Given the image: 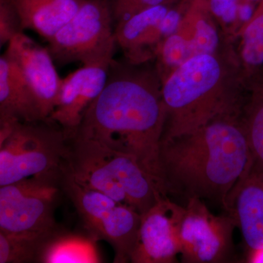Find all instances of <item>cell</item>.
<instances>
[{"label": "cell", "mask_w": 263, "mask_h": 263, "mask_svg": "<svg viewBox=\"0 0 263 263\" xmlns=\"http://www.w3.org/2000/svg\"><path fill=\"white\" fill-rule=\"evenodd\" d=\"M141 65L112 60L105 87L72 138L136 157L167 194L160 160L166 122L162 82L157 69Z\"/></svg>", "instance_id": "cell-1"}, {"label": "cell", "mask_w": 263, "mask_h": 263, "mask_svg": "<svg viewBox=\"0 0 263 263\" xmlns=\"http://www.w3.org/2000/svg\"><path fill=\"white\" fill-rule=\"evenodd\" d=\"M160 166L166 191L220 203L253 159L238 114L216 118L197 130L162 141Z\"/></svg>", "instance_id": "cell-2"}, {"label": "cell", "mask_w": 263, "mask_h": 263, "mask_svg": "<svg viewBox=\"0 0 263 263\" xmlns=\"http://www.w3.org/2000/svg\"><path fill=\"white\" fill-rule=\"evenodd\" d=\"M230 81L214 54L192 57L173 71L162 81V141L193 133L221 116L238 114V95Z\"/></svg>", "instance_id": "cell-3"}, {"label": "cell", "mask_w": 263, "mask_h": 263, "mask_svg": "<svg viewBox=\"0 0 263 263\" xmlns=\"http://www.w3.org/2000/svg\"><path fill=\"white\" fill-rule=\"evenodd\" d=\"M67 143L64 166L79 184L128 205L149 195L152 178L136 157L79 137Z\"/></svg>", "instance_id": "cell-4"}, {"label": "cell", "mask_w": 263, "mask_h": 263, "mask_svg": "<svg viewBox=\"0 0 263 263\" xmlns=\"http://www.w3.org/2000/svg\"><path fill=\"white\" fill-rule=\"evenodd\" d=\"M55 125L0 119V186L27 178L61 175L68 143Z\"/></svg>", "instance_id": "cell-5"}, {"label": "cell", "mask_w": 263, "mask_h": 263, "mask_svg": "<svg viewBox=\"0 0 263 263\" xmlns=\"http://www.w3.org/2000/svg\"><path fill=\"white\" fill-rule=\"evenodd\" d=\"M60 176L30 177L0 186V232L48 239L58 230L54 211L62 193Z\"/></svg>", "instance_id": "cell-6"}, {"label": "cell", "mask_w": 263, "mask_h": 263, "mask_svg": "<svg viewBox=\"0 0 263 263\" xmlns=\"http://www.w3.org/2000/svg\"><path fill=\"white\" fill-rule=\"evenodd\" d=\"M114 23L109 0H85L46 48L60 65L76 62L89 65L113 60L117 46Z\"/></svg>", "instance_id": "cell-7"}, {"label": "cell", "mask_w": 263, "mask_h": 263, "mask_svg": "<svg viewBox=\"0 0 263 263\" xmlns=\"http://www.w3.org/2000/svg\"><path fill=\"white\" fill-rule=\"evenodd\" d=\"M236 226L229 215L216 216L202 199L187 198L179 221V254L183 262L217 263L228 260Z\"/></svg>", "instance_id": "cell-8"}, {"label": "cell", "mask_w": 263, "mask_h": 263, "mask_svg": "<svg viewBox=\"0 0 263 263\" xmlns=\"http://www.w3.org/2000/svg\"><path fill=\"white\" fill-rule=\"evenodd\" d=\"M5 54L18 66L34 95L43 120L48 122L60 94V79L47 48L24 32L10 40Z\"/></svg>", "instance_id": "cell-9"}, {"label": "cell", "mask_w": 263, "mask_h": 263, "mask_svg": "<svg viewBox=\"0 0 263 263\" xmlns=\"http://www.w3.org/2000/svg\"><path fill=\"white\" fill-rule=\"evenodd\" d=\"M183 206L167 196L141 215L133 263H174L179 254V221Z\"/></svg>", "instance_id": "cell-10"}, {"label": "cell", "mask_w": 263, "mask_h": 263, "mask_svg": "<svg viewBox=\"0 0 263 263\" xmlns=\"http://www.w3.org/2000/svg\"><path fill=\"white\" fill-rule=\"evenodd\" d=\"M113 60L84 65L62 79L56 106L48 122L61 128L67 140L75 135L86 110L105 87Z\"/></svg>", "instance_id": "cell-11"}, {"label": "cell", "mask_w": 263, "mask_h": 263, "mask_svg": "<svg viewBox=\"0 0 263 263\" xmlns=\"http://www.w3.org/2000/svg\"><path fill=\"white\" fill-rule=\"evenodd\" d=\"M82 220L91 236L112 246L114 262H130L141 226V214L138 211L107 197Z\"/></svg>", "instance_id": "cell-12"}, {"label": "cell", "mask_w": 263, "mask_h": 263, "mask_svg": "<svg viewBox=\"0 0 263 263\" xmlns=\"http://www.w3.org/2000/svg\"><path fill=\"white\" fill-rule=\"evenodd\" d=\"M224 209L240 228L249 250L263 247V174L253 167L227 197Z\"/></svg>", "instance_id": "cell-13"}, {"label": "cell", "mask_w": 263, "mask_h": 263, "mask_svg": "<svg viewBox=\"0 0 263 263\" xmlns=\"http://www.w3.org/2000/svg\"><path fill=\"white\" fill-rule=\"evenodd\" d=\"M169 9L168 3L156 5L117 24L116 42L126 61L141 65L156 56L163 42L159 27Z\"/></svg>", "instance_id": "cell-14"}, {"label": "cell", "mask_w": 263, "mask_h": 263, "mask_svg": "<svg viewBox=\"0 0 263 263\" xmlns=\"http://www.w3.org/2000/svg\"><path fill=\"white\" fill-rule=\"evenodd\" d=\"M0 119L45 122L34 95L18 66L5 53L0 57Z\"/></svg>", "instance_id": "cell-15"}, {"label": "cell", "mask_w": 263, "mask_h": 263, "mask_svg": "<svg viewBox=\"0 0 263 263\" xmlns=\"http://www.w3.org/2000/svg\"><path fill=\"white\" fill-rule=\"evenodd\" d=\"M24 29L48 41L78 13L85 0H10Z\"/></svg>", "instance_id": "cell-16"}, {"label": "cell", "mask_w": 263, "mask_h": 263, "mask_svg": "<svg viewBox=\"0 0 263 263\" xmlns=\"http://www.w3.org/2000/svg\"><path fill=\"white\" fill-rule=\"evenodd\" d=\"M96 242L90 235L86 236L58 230L43 246L38 262H101Z\"/></svg>", "instance_id": "cell-17"}, {"label": "cell", "mask_w": 263, "mask_h": 263, "mask_svg": "<svg viewBox=\"0 0 263 263\" xmlns=\"http://www.w3.org/2000/svg\"><path fill=\"white\" fill-rule=\"evenodd\" d=\"M242 122L253 159L252 167L263 174V89L253 95Z\"/></svg>", "instance_id": "cell-18"}, {"label": "cell", "mask_w": 263, "mask_h": 263, "mask_svg": "<svg viewBox=\"0 0 263 263\" xmlns=\"http://www.w3.org/2000/svg\"><path fill=\"white\" fill-rule=\"evenodd\" d=\"M240 57L249 69L263 65V0L241 32Z\"/></svg>", "instance_id": "cell-19"}, {"label": "cell", "mask_w": 263, "mask_h": 263, "mask_svg": "<svg viewBox=\"0 0 263 263\" xmlns=\"http://www.w3.org/2000/svg\"><path fill=\"white\" fill-rule=\"evenodd\" d=\"M49 238H29L0 232V263L38 262Z\"/></svg>", "instance_id": "cell-20"}, {"label": "cell", "mask_w": 263, "mask_h": 263, "mask_svg": "<svg viewBox=\"0 0 263 263\" xmlns=\"http://www.w3.org/2000/svg\"><path fill=\"white\" fill-rule=\"evenodd\" d=\"M157 72L163 81L174 70L193 57L190 40L180 32L169 36L161 43L156 56Z\"/></svg>", "instance_id": "cell-21"}, {"label": "cell", "mask_w": 263, "mask_h": 263, "mask_svg": "<svg viewBox=\"0 0 263 263\" xmlns=\"http://www.w3.org/2000/svg\"><path fill=\"white\" fill-rule=\"evenodd\" d=\"M22 22L10 0H0V45L8 44L19 33L24 32Z\"/></svg>", "instance_id": "cell-22"}, {"label": "cell", "mask_w": 263, "mask_h": 263, "mask_svg": "<svg viewBox=\"0 0 263 263\" xmlns=\"http://www.w3.org/2000/svg\"><path fill=\"white\" fill-rule=\"evenodd\" d=\"M114 22L119 24L147 8H152L169 0H109Z\"/></svg>", "instance_id": "cell-23"}, {"label": "cell", "mask_w": 263, "mask_h": 263, "mask_svg": "<svg viewBox=\"0 0 263 263\" xmlns=\"http://www.w3.org/2000/svg\"><path fill=\"white\" fill-rule=\"evenodd\" d=\"M208 10L224 23L235 22L238 17L240 0H205Z\"/></svg>", "instance_id": "cell-24"}, {"label": "cell", "mask_w": 263, "mask_h": 263, "mask_svg": "<svg viewBox=\"0 0 263 263\" xmlns=\"http://www.w3.org/2000/svg\"><path fill=\"white\" fill-rule=\"evenodd\" d=\"M181 18L179 11L176 9H169L160 22V32L163 41L169 36L172 35L179 30Z\"/></svg>", "instance_id": "cell-25"}, {"label": "cell", "mask_w": 263, "mask_h": 263, "mask_svg": "<svg viewBox=\"0 0 263 263\" xmlns=\"http://www.w3.org/2000/svg\"><path fill=\"white\" fill-rule=\"evenodd\" d=\"M255 10L253 3L240 0L238 8V18L247 24L253 17Z\"/></svg>", "instance_id": "cell-26"}, {"label": "cell", "mask_w": 263, "mask_h": 263, "mask_svg": "<svg viewBox=\"0 0 263 263\" xmlns=\"http://www.w3.org/2000/svg\"><path fill=\"white\" fill-rule=\"evenodd\" d=\"M248 262L252 263L263 262L262 248L249 250Z\"/></svg>", "instance_id": "cell-27"}, {"label": "cell", "mask_w": 263, "mask_h": 263, "mask_svg": "<svg viewBox=\"0 0 263 263\" xmlns=\"http://www.w3.org/2000/svg\"><path fill=\"white\" fill-rule=\"evenodd\" d=\"M243 1L251 2V3H259L260 0H243Z\"/></svg>", "instance_id": "cell-28"}]
</instances>
